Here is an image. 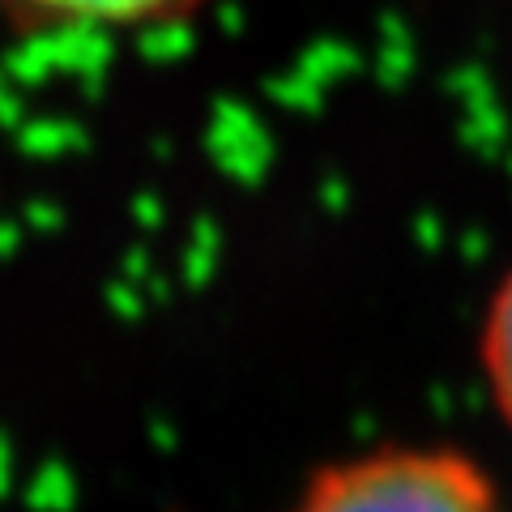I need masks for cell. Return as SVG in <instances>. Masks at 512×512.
<instances>
[{"mask_svg":"<svg viewBox=\"0 0 512 512\" xmlns=\"http://www.w3.org/2000/svg\"><path fill=\"white\" fill-rule=\"evenodd\" d=\"M278 512H512L483 457L453 440H380L320 461Z\"/></svg>","mask_w":512,"mask_h":512,"instance_id":"6da1fadb","label":"cell"},{"mask_svg":"<svg viewBox=\"0 0 512 512\" xmlns=\"http://www.w3.org/2000/svg\"><path fill=\"white\" fill-rule=\"evenodd\" d=\"M474 363H478V380H483L491 414L512 436V261L491 282L483 312H478Z\"/></svg>","mask_w":512,"mask_h":512,"instance_id":"3957f363","label":"cell"},{"mask_svg":"<svg viewBox=\"0 0 512 512\" xmlns=\"http://www.w3.org/2000/svg\"><path fill=\"white\" fill-rule=\"evenodd\" d=\"M210 0H0V18L35 35L116 39L188 26Z\"/></svg>","mask_w":512,"mask_h":512,"instance_id":"7a4b0ae2","label":"cell"}]
</instances>
